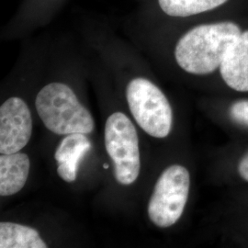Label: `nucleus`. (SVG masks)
Listing matches in <instances>:
<instances>
[{
  "label": "nucleus",
  "mask_w": 248,
  "mask_h": 248,
  "mask_svg": "<svg viewBox=\"0 0 248 248\" xmlns=\"http://www.w3.org/2000/svg\"><path fill=\"white\" fill-rule=\"evenodd\" d=\"M92 147L89 138L84 133L67 134L62 139L54 154L57 162V173L66 182L77 179L80 160Z\"/></svg>",
  "instance_id": "8"
},
{
  "label": "nucleus",
  "mask_w": 248,
  "mask_h": 248,
  "mask_svg": "<svg viewBox=\"0 0 248 248\" xmlns=\"http://www.w3.org/2000/svg\"><path fill=\"white\" fill-rule=\"evenodd\" d=\"M229 112L235 123L248 127V100H239L232 103Z\"/></svg>",
  "instance_id": "12"
},
{
  "label": "nucleus",
  "mask_w": 248,
  "mask_h": 248,
  "mask_svg": "<svg viewBox=\"0 0 248 248\" xmlns=\"http://www.w3.org/2000/svg\"><path fill=\"white\" fill-rule=\"evenodd\" d=\"M103 168H104V169H108V165H104Z\"/></svg>",
  "instance_id": "14"
},
{
  "label": "nucleus",
  "mask_w": 248,
  "mask_h": 248,
  "mask_svg": "<svg viewBox=\"0 0 248 248\" xmlns=\"http://www.w3.org/2000/svg\"><path fill=\"white\" fill-rule=\"evenodd\" d=\"M229 0H158L160 8L169 16L186 18L217 9Z\"/></svg>",
  "instance_id": "11"
},
{
  "label": "nucleus",
  "mask_w": 248,
  "mask_h": 248,
  "mask_svg": "<svg viewBox=\"0 0 248 248\" xmlns=\"http://www.w3.org/2000/svg\"><path fill=\"white\" fill-rule=\"evenodd\" d=\"M126 97L134 120L155 138H165L172 129V108L165 94L149 80L138 78L127 86Z\"/></svg>",
  "instance_id": "3"
},
{
  "label": "nucleus",
  "mask_w": 248,
  "mask_h": 248,
  "mask_svg": "<svg viewBox=\"0 0 248 248\" xmlns=\"http://www.w3.org/2000/svg\"><path fill=\"white\" fill-rule=\"evenodd\" d=\"M105 146L113 162L116 180L124 186L133 184L141 169L139 141L132 121L122 112H114L105 125Z\"/></svg>",
  "instance_id": "4"
},
{
  "label": "nucleus",
  "mask_w": 248,
  "mask_h": 248,
  "mask_svg": "<svg viewBox=\"0 0 248 248\" xmlns=\"http://www.w3.org/2000/svg\"><path fill=\"white\" fill-rule=\"evenodd\" d=\"M190 185L187 169L173 165L165 169L156 181L148 205L152 222L168 228L180 219L186 207Z\"/></svg>",
  "instance_id": "5"
},
{
  "label": "nucleus",
  "mask_w": 248,
  "mask_h": 248,
  "mask_svg": "<svg viewBox=\"0 0 248 248\" xmlns=\"http://www.w3.org/2000/svg\"><path fill=\"white\" fill-rule=\"evenodd\" d=\"M32 119L25 101L12 97L0 108V153L10 155L23 149L31 137Z\"/></svg>",
  "instance_id": "6"
},
{
  "label": "nucleus",
  "mask_w": 248,
  "mask_h": 248,
  "mask_svg": "<svg viewBox=\"0 0 248 248\" xmlns=\"http://www.w3.org/2000/svg\"><path fill=\"white\" fill-rule=\"evenodd\" d=\"M0 248H46L38 231L14 222L0 223Z\"/></svg>",
  "instance_id": "10"
},
{
  "label": "nucleus",
  "mask_w": 248,
  "mask_h": 248,
  "mask_svg": "<svg viewBox=\"0 0 248 248\" xmlns=\"http://www.w3.org/2000/svg\"><path fill=\"white\" fill-rule=\"evenodd\" d=\"M30 158L26 154L15 153L0 156V195L18 193L26 184L30 172Z\"/></svg>",
  "instance_id": "9"
},
{
  "label": "nucleus",
  "mask_w": 248,
  "mask_h": 248,
  "mask_svg": "<svg viewBox=\"0 0 248 248\" xmlns=\"http://www.w3.org/2000/svg\"><path fill=\"white\" fill-rule=\"evenodd\" d=\"M242 30L233 21L202 24L189 30L176 45L177 64L189 74L203 76L220 68L230 45Z\"/></svg>",
  "instance_id": "1"
},
{
  "label": "nucleus",
  "mask_w": 248,
  "mask_h": 248,
  "mask_svg": "<svg viewBox=\"0 0 248 248\" xmlns=\"http://www.w3.org/2000/svg\"><path fill=\"white\" fill-rule=\"evenodd\" d=\"M37 112L45 127L58 135L89 134L94 130V121L67 85L51 83L38 93Z\"/></svg>",
  "instance_id": "2"
},
{
  "label": "nucleus",
  "mask_w": 248,
  "mask_h": 248,
  "mask_svg": "<svg viewBox=\"0 0 248 248\" xmlns=\"http://www.w3.org/2000/svg\"><path fill=\"white\" fill-rule=\"evenodd\" d=\"M219 69L229 88L248 92V31H242L230 45Z\"/></svg>",
  "instance_id": "7"
},
{
  "label": "nucleus",
  "mask_w": 248,
  "mask_h": 248,
  "mask_svg": "<svg viewBox=\"0 0 248 248\" xmlns=\"http://www.w3.org/2000/svg\"><path fill=\"white\" fill-rule=\"evenodd\" d=\"M238 173L244 180L248 182V153L240 160L238 164Z\"/></svg>",
  "instance_id": "13"
}]
</instances>
